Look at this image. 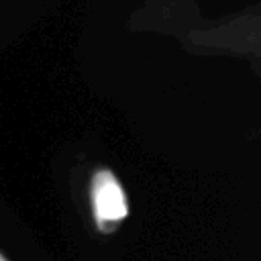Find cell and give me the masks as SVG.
<instances>
[{
    "label": "cell",
    "mask_w": 261,
    "mask_h": 261,
    "mask_svg": "<svg viewBox=\"0 0 261 261\" xmlns=\"http://www.w3.org/2000/svg\"><path fill=\"white\" fill-rule=\"evenodd\" d=\"M0 261H8V257H6V255H4L2 251H0Z\"/></svg>",
    "instance_id": "cell-2"
},
{
    "label": "cell",
    "mask_w": 261,
    "mask_h": 261,
    "mask_svg": "<svg viewBox=\"0 0 261 261\" xmlns=\"http://www.w3.org/2000/svg\"><path fill=\"white\" fill-rule=\"evenodd\" d=\"M88 202L92 224L98 234H114L130 216V204L126 190L118 175L106 167H94L88 179Z\"/></svg>",
    "instance_id": "cell-1"
}]
</instances>
